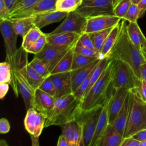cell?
I'll return each instance as SVG.
<instances>
[{
    "label": "cell",
    "mask_w": 146,
    "mask_h": 146,
    "mask_svg": "<svg viewBox=\"0 0 146 146\" xmlns=\"http://www.w3.org/2000/svg\"><path fill=\"white\" fill-rule=\"evenodd\" d=\"M126 21L121 19L118 37L107 58L127 62L132 67L136 76L140 79L139 67L142 63L145 62V60L141 50L135 46L130 40L127 31Z\"/></svg>",
    "instance_id": "obj_1"
},
{
    "label": "cell",
    "mask_w": 146,
    "mask_h": 146,
    "mask_svg": "<svg viewBox=\"0 0 146 146\" xmlns=\"http://www.w3.org/2000/svg\"><path fill=\"white\" fill-rule=\"evenodd\" d=\"M115 61V59H109L98 80L82 100V110H88L98 106H103L112 96L115 91L113 86Z\"/></svg>",
    "instance_id": "obj_2"
},
{
    "label": "cell",
    "mask_w": 146,
    "mask_h": 146,
    "mask_svg": "<svg viewBox=\"0 0 146 146\" xmlns=\"http://www.w3.org/2000/svg\"><path fill=\"white\" fill-rule=\"evenodd\" d=\"M82 101L74 93L55 98L54 106L46 119L44 128L51 125H61L75 120L82 108Z\"/></svg>",
    "instance_id": "obj_3"
},
{
    "label": "cell",
    "mask_w": 146,
    "mask_h": 146,
    "mask_svg": "<svg viewBox=\"0 0 146 146\" xmlns=\"http://www.w3.org/2000/svg\"><path fill=\"white\" fill-rule=\"evenodd\" d=\"M129 93L130 106L123 138L146 129V103L142 99L137 87L131 89Z\"/></svg>",
    "instance_id": "obj_4"
},
{
    "label": "cell",
    "mask_w": 146,
    "mask_h": 146,
    "mask_svg": "<svg viewBox=\"0 0 146 146\" xmlns=\"http://www.w3.org/2000/svg\"><path fill=\"white\" fill-rule=\"evenodd\" d=\"M140 82V79L128 63L120 59H115L113 78L114 90L124 87L130 90L139 87Z\"/></svg>",
    "instance_id": "obj_5"
},
{
    "label": "cell",
    "mask_w": 146,
    "mask_h": 146,
    "mask_svg": "<svg viewBox=\"0 0 146 146\" xmlns=\"http://www.w3.org/2000/svg\"><path fill=\"white\" fill-rule=\"evenodd\" d=\"M103 106H98L88 110H82L75 120L82 127L84 146H90Z\"/></svg>",
    "instance_id": "obj_6"
},
{
    "label": "cell",
    "mask_w": 146,
    "mask_h": 146,
    "mask_svg": "<svg viewBox=\"0 0 146 146\" xmlns=\"http://www.w3.org/2000/svg\"><path fill=\"white\" fill-rule=\"evenodd\" d=\"M119 0H83L75 10L87 18L100 15H114L113 9Z\"/></svg>",
    "instance_id": "obj_7"
},
{
    "label": "cell",
    "mask_w": 146,
    "mask_h": 146,
    "mask_svg": "<svg viewBox=\"0 0 146 146\" xmlns=\"http://www.w3.org/2000/svg\"><path fill=\"white\" fill-rule=\"evenodd\" d=\"M72 46H59L47 42L43 48L34 56L42 60L51 72Z\"/></svg>",
    "instance_id": "obj_8"
},
{
    "label": "cell",
    "mask_w": 146,
    "mask_h": 146,
    "mask_svg": "<svg viewBox=\"0 0 146 146\" xmlns=\"http://www.w3.org/2000/svg\"><path fill=\"white\" fill-rule=\"evenodd\" d=\"M0 27L6 48V60L10 63L18 51L17 40L18 35L15 32L10 19L0 20Z\"/></svg>",
    "instance_id": "obj_9"
},
{
    "label": "cell",
    "mask_w": 146,
    "mask_h": 146,
    "mask_svg": "<svg viewBox=\"0 0 146 146\" xmlns=\"http://www.w3.org/2000/svg\"><path fill=\"white\" fill-rule=\"evenodd\" d=\"M87 18L76 11L68 13L62 23L50 34L72 32L81 34L84 32Z\"/></svg>",
    "instance_id": "obj_10"
},
{
    "label": "cell",
    "mask_w": 146,
    "mask_h": 146,
    "mask_svg": "<svg viewBox=\"0 0 146 146\" xmlns=\"http://www.w3.org/2000/svg\"><path fill=\"white\" fill-rule=\"evenodd\" d=\"M46 116L34 108L27 110L24 119V125L26 130L30 135L39 137L41 134L46 121Z\"/></svg>",
    "instance_id": "obj_11"
},
{
    "label": "cell",
    "mask_w": 146,
    "mask_h": 146,
    "mask_svg": "<svg viewBox=\"0 0 146 146\" xmlns=\"http://www.w3.org/2000/svg\"><path fill=\"white\" fill-rule=\"evenodd\" d=\"M122 19L115 15H100L87 18L84 32L91 33L113 27Z\"/></svg>",
    "instance_id": "obj_12"
},
{
    "label": "cell",
    "mask_w": 146,
    "mask_h": 146,
    "mask_svg": "<svg viewBox=\"0 0 146 146\" xmlns=\"http://www.w3.org/2000/svg\"><path fill=\"white\" fill-rule=\"evenodd\" d=\"M62 135L67 139L70 146H84L82 128L76 120H72L61 125Z\"/></svg>",
    "instance_id": "obj_13"
},
{
    "label": "cell",
    "mask_w": 146,
    "mask_h": 146,
    "mask_svg": "<svg viewBox=\"0 0 146 146\" xmlns=\"http://www.w3.org/2000/svg\"><path fill=\"white\" fill-rule=\"evenodd\" d=\"M129 91V90L124 87H120L115 90L111 98L108 107L109 124H113L119 112L123 106Z\"/></svg>",
    "instance_id": "obj_14"
},
{
    "label": "cell",
    "mask_w": 146,
    "mask_h": 146,
    "mask_svg": "<svg viewBox=\"0 0 146 146\" xmlns=\"http://www.w3.org/2000/svg\"><path fill=\"white\" fill-rule=\"evenodd\" d=\"M56 89L55 98L73 93L71 83V71L51 74L50 75Z\"/></svg>",
    "instance_id": "obj_15"
},
{
    "label": "cell",
    "mask_w": 146,
    "mask_h": 146,
    "mask_svg": "<svg viewBox=\"0 0 146 146\" xmlns=\"http://www.w3.org/2000/svg\"><path fill=\"white\" fill-rule=\"evenodd\" d=\"M55 100V97L39 88H36L34 92L33 108L44 114L47 117L54 106Z\"/></svg>",
    "instance_id": "obj_16"
},
{
    "label": "cell",
    "mask_w": 146,
    "mask_h": 146,
    "mask_svg": "<svg viewBox=\"0 0 146 146\" xmlns=\"http://www.w3.org/2000/svg\"><path fill=\"white\" fill-rule=\"evenodd\" d=\"M68 13L57 10L39 13L32 15L35 26L41 29L50 24L58 22L66 17Z\"/></svg>",
    "instance_id": "obj_17"
},
{
    "label": "cell",
    "mask_w": 146,
    "mask_h": 146,
    "mask_svg": "<svg viewBox=\"0 0 146 146\" xmlns=\"http://www.w3.org/2000/svg\"><path fill=\"white\" fill-rule=\"evenodd\" d=\"M80 34L72 32L47 34V42L59 46H72L75 44Z\"/></svg>",
    "instance_id": "obj_18"
},
{
    "label": "cell",
    "mask_w": 146,
    "mask_h": 146,
    "mask_svg": "<svg viewBox=\"0 0 146 146\" xmlns=\"http://www.w3.org/2000/svg\"><path fill=\"white\" fill-rule=\"evenodd\" d=\"M27 53L28 52L22 47V59L25 74L29 83L35 90L39 87L45 78L36 71L30 63H29Z\"/></svg>",
    "instance_id": "obj_19"
},
{
    "label": "cell",
    "mask_w": 146,
    "mask_h": 146,
    "mask_svg": "<svg viewBox=\"0 0 146 146\" xmlns=\"http://www.w3.org/2000/svg\"><path fill=\"white\" fill-rule=\"evenodd\" d=\"M123 140V135L119 133L114 125L108 124L97 146H120Z\"/></svg>",
    "instance_id": "obj_20"
},
{
    "label": "cell",
    "mask_w": 146,
    "mask_h": 146,
    "mask_svg": "<svg viewBox=\"0 0 146 146\" xmlns=\"http://www.w3.org/2000/svg\"><path fill=\"white\" fill-rule=\"evenodd\" d=\"M100 60V59H97L86 66L71 71V83L73 92L79 87Z\"/></svg>",
    "instance_id": "obj_21"
},
{
    "label": "cell",
    "mask_w": 146,
    "mask_h": 146,
    "mask_svg": "<svg viewBox=\"0 0 146 146\" xmlns=\"http://www.w3.org/2000/svg\"><path fill=\"white\" fill-rule=\"evenodd\" d=\"M111 98L103 105V110L99 116L96 129L90 146H97V144L103 134L108 122V107Z\"/></svg>",
    "instance_id": "obj_22"
},
{
    "label": "cell",
    "mask_w": 146,
    "mask_h": 146,
    "mask_svg": "<svg viewBox=\"0 0 146 146\" xmlns=\"http://www.w3.org/2000/svg\"><path fill=\"white\" fill-rule=\"evenodd\" d=\"M56 1L57 0H40L31 9L21 14L15 18L28 17L39 13L56 10Z\"/></svg>",
    "instance_id": "obj_23"
},
{
    "label": "cell",
    "mask_w": 146,
    "mask_h": 146,
    "mask_svg": "<svg viewBox=\"0 0 146 146\" xmlns=\"http://www.w3.org/2000/svg\"><path fill=\"white\" fill-rule=\"evenodd\" d=\"M130 106V93L129 92L126 97L125 102L123 104L122 108L119 112L117 116L113 123L114 127L121 133L123 136H124L128 117L129 114Z\"/></svg>",
    "instance_id": "obj_24"
},
{
    "label": "cell",
    "mask_w": 146,
    "mask_h": 146,
    "mask_svg": "<svg viewBox=\"0 0 146 146\" xmlns=\"http://www.w3.org/2000/svg\"><path fill=\"white\" fill-rule=\"evenodd\" d=\"M127 31L131 42L139 49L146 44V38L139 27L137 22H129L127 25Z\"/></svg>",
    "instance_id": "obj_25"
},
{
    "label": "cell",
    "mask_w": 146,
    "mask_h": 146,
    "mask_svg": "<svg viewBox=\"0 0 146 146\" xmlns=\"http://www.w3.org/2000/svg\"><path fill=\"white\" fill-rule=\"evenodd\" d=\"M11 21L15 32L22 38L31 29L35 26L33 16L11 19Z\"/></svg>",
    "instance_id": "obj_26"
},
{
    "label": "cell",
    "mask_w": 146,
    "mask_h": 146,
    "mask_svg": "<svg viewBox=\"0 0 146 146\" xmlns=\"http://www.w3.org/2000/svg\"><path fill=\"white\" fill-rule=\"evenodd\" d=\"M121 26V21L113 26L108 35L100 51L103 58H107L118 37Z\"/></svg>",
    "instance_id": "obj_27"
},
{
    "label": "cell",
    "mask_w": 146,
    "mask_h": 146,
    "mask_svg": "<svg viewBox=\"0 0 146 146\" xmlns=\"http://www.w3.org/2000/svg\"><path fill=\"white\" fill-rule=\"evenodd\" d=\"M74 44L70 48L66 55L62 58V59L57 64L54 70L51 71V74L71 71L73 56L74 53Z\"/></svg>",
    "instance_id": "obj_28"
},
{
    "label": "cell",
    "mask_w": 146,
    "mask_h": 146,
    "mask_svg": "<svg viewBox=\"0 0 146 146\" xmlns=\"http://www.w3.org/2000/svg\"><path fill=\"white\" fill-rule=\"evenodd\" d=\"M39 1L40 0H17L15 6L10 13L9 19H14L21 14L29 10Z\"/></svg>",
    "instance_id": "obj_29"
},
{
    "label": "cell",
    "mask_w": 146,
    "mask_h": 146,
    "mask_svg": "<svg viewBox=\"0 0 146 146\" xmlns=\"http://www.w3.org/2000/svg\"><path fill=\"white\" fill-rule=\"evenodd\" d=\"M44 33H43L40 29L34 26L23 38L21 47L27 51L31 46Z\"/></svg>",
    "instance_id": "obj_30"
},
{
    "label": "cell",
    "mask_w": 146,
    "mask_h": 146,
    "mask_svg": "<svg viewBox=\"0 0 146 146\" xmlns=\"http://www.w3.org/2000/svg\"><path fill=\"white\" fill-rule=\"evenodd\" d=\"M83 1V0H57L56 10L68 13L75 11Z\"/></svg>",
    "instance_id": "obj_31"
},
{
    "label": "cell",
    "mask_w": 146,
    "mask_h": 146,
    "mask_svg": "<svg viewBox=\"0 0 146 146\" xmlns=\"http://www.w3.org/2000/svg\"><path fill=\"white\" fill-rule=\"evenodd\" d=\"M112 29V27H111L103 30L89 33L96 49L100 51L102 50L104 42Z\"/></svg>",
    "instance_id": "obj_32"
},
{
    "label": "cell",
    "mask_w": 146,
    "mask_h": 146,
    "mask_svg": "<svg viewBox=\"0 0 146 146\" xmlns=\"http://www.w3.org/2000/svg\"><path fill=\"white\" fill-rule=\"evenodd\" d=\"M97 59L99 58L88 56L74 52L72 60V70L86 66Z\"/></svg>",
    "instance_id": "obj_33"
},
{
    "label": "cell",
    "mask_w": 146,
    "mask_h": 146,
    "mask_svg": "<svg viewBox=\"0 0 146 146\" xmlns=\"http://www.w3.org/2000/svg\"><path fill=\"white\" fill-rule=\"evenodd\" d=\"M0 83H7L10 85L12 80L11 66L9 62L0 63Z\"/></svg>",
    "instance_id": "obj_34"
},
{
    "label": "cell",
    "mask_w": 146,
    "mask_h": 146,
    "mask_svg": "<svg viewBox=\"0 0 146 146\" xmlns=\"http://www.w3.org/2000/svg\"><path fill=\"white\" fill-rule=\"evenodd\" d=\"M29 63L34 67V68L44 78L50 76L51 75V72L47 66L39 58L34 56V58Z\"/></svg>",
    "instance_id": "obj_35"
},
{
    "label": "cell",
    "mask_w": 146,
    "mask_h": 146,
    "mask_svg": "<svg viewBox=\"0 0 146 146\" xmlns=\"http://www.w3.org/2000/svg\"><path fill=\"white\" fill-rule=\"evenodd\" d=\"M131 3V0H119L113 9L114 15L123 19Z\"/></svg>",
    "instance_id": "obj_36"
},
{
    "label": "cell",
    "mask_w": 146,
    "mask_h": 146,
    "mask_svg": "<svg viewBox=\"0 0 146 146\" xmlns=\"http://www.w3.org/2000/svg\"><path fill=\"white\" fill-rule=\"evenodd\" d=\"M74 51L75 52L86 56L98 58L100 59H103L100 51L96 48H90L82 46H76L75 44L74 46Z\"/></svg>",
    "instance_id": "obj_37"
},
{
    "label": "cell",
    "mask_w": 146,
    "mask_h": 146,
    "mask_svg": "<svg viewBox=\"0 0 146 146\" xmlns=\"http://www.w3.org/2000/svg\"><path fill=\"white\" fill-rule=\"evenodd\" d=\"M47 43V34L44 33L40 38L36 40L31 47L27 50L28 53H31L33 54H36L39 53L44 47Z\"/></svg>",
    "instance_id": "obj_38"
},
{
    "label": "cell",
    "mask_w": 146,
    "mask_h": 146,
    "mask_svg": "<svg viewBox=\"0 0 146 146\" xmlns=\"http://www.w3.org/2000/svg\"><path fill=\"white\" fill-rule=\"evenodd\" d=\"M140 18V10L137 5L131 3L127 12L123 17V19H125L129 22H137V19Z\"/></svg>",
    "instance_id": "obj_39"
},
{
    "label": "cell",
    "mask_w": 146,
    "mask_h": 146,
    "mask_svg": "<svg viewBox=\"0 0 146 146\" xmlns=\"http://www.w3.org/2000/svg\"><path fill=\"white\" fill-rule=\"evenodd\" d=\"M39 88L55 98L56 89L50 76L45 78L41 85L39 86Z\"/></svg>",
    "instance_id": "obj_40"
},
{
    "label": "cell",
    "mask_w": 146,
    "mask_h": 146,
    "mask_svg": "<svg viewBox=\"0 0 146 146\" xmlns=\"http://www.w3.org/2000/svg\"><path fill=\"white\" fill-rule=\"evenodd\" d=\"M75 45L82 46L90 48H95L89 33L85 32H83L80 35L75 43Z\"/></svg>",
    "instance_id": "obj_41"
},
{
    "label": "cell",
    "mask_w": 146,
    "mask_h": 146,
    "mask_svg": "<svg viewBox=\"0 0 146 146\" xmlns=\"http://www.w3.org/2000/svg\"><path fill=\"white\" fill-rule=\"evenodd\" d=\"M10 12L4 0H0V20L9 19Z\"/></svg>",
    "instance_id": "obj_42"
},
{
    "label": "cell",
    "mask_w": 146,
    "mask_h": 146,
    "mask_svg": "<svg viewBox=\"0 0 146 146\" xmlns=\"http://www.w3.org/2000/svg\"><path fill=\"white\" fill-rule=\"evenodd\" d=\"M141 141L132 136L123 138L120 146H140Z\"/></svg>",
    "instance_id": "obj_43"
},
{
    "label": "cell",
    "mask_w": 146,
    "mask_h": 146,
    "mask_svg": "<svg viewBox=\"0 0 146 146\" xmlns=\"http://www.w3.org/2000/svg\"><path fill=\"white\" fill-rule=\"evenodd\" d=\"M10 129V125L8 120L5 118H1L0 120V133L2 134L7 133Z\"/></svg>",
    "instance_id": "obj_44"
},
{
    "label": "cell",
    "mask_w": 146,
    "mask_h": 146,
    "mask_svg": "<svg viewBox=\"0 0 146 146\" xmlns=\"http://www.w3.org/2000/svg\"><path fill=\"white\" fill-rule=\"evenodd\" d=\"M140 96L144 102L146 103V80L140 79V82L139 87H137Z\"/></svg>",
    "instance_id": "obj_45"
},
{
    "label": "cell",
    "mask_w": 146,
    "mask_h": 146,
    "mask_svg": "<svg viewBox=\"0 0 146 146\" xmlns=\"http://www.w3.org/2000/svg\"><path fill=\"white\" fill-rule=\"evenodd\" d=\"M9 84L7 83H0V98L3 99L7 94L9 89Z\"/></svg>",
    "instance_id": "obj_46"
},
{
    "label": "cell",
    "mask_w": 146,
    "mask_h": 146,
    "mask_svg": "<svg viewBox=\"0 0 146 146\" xmlns=\"http://www.w3.org/2000/svg\"><path fill=\"white\" fill-rule=\"evenodd\" d=\"M132 136L140 141L146 140V129H142L137 132Z\"/></svg>",
    "instance_id": "obj_47"
},
{
    "label": "cell",
    "mask_w": 146,
    "mask_h": 146,
    "mask_svg": "<svg viewBox=\"0 0 146 146\" xmlns=\"http://www.w3.org/2000/svg\"><path fill=\"white\" fill-rule=\"evenodd\" d=\"M57 145L58 146H70L66 137L62 134L60 136H59L58 138Z\"/></svg>",
    "instance_id": "obj_48"
},
{
    "label": "cell",
    "mask_w": 146,
    "mask_h": 146,
    "mask_svg": "<svg viewBox=\"0 0 146 146\" xmlns=\"http://www.w3.org/2000/svg\"><path fill=\"white\" fill-rule=\"evenodd\" d=\"M137 6L140 10V18L141 17L146 11V0H141L138 4Z\"/></svg>",
    "instance_id": "obj_49"
},
{
    "label": "cell",
    "mask_w": 146,
    "mask_h": 146,
    "mask_svg": "<svg viewBox=\"0 0 146 146\" xmlns=\"http://www.w3.org/2000/svg\"><path fill=\"white\" fill-rule=\"evenodd\" d=\"M140 73V79L146 80V62L142 63L139 67Z\"/></svg>",
    "instance_id": "obj_50"
},
{
    "label": "cell",
    "mask_w": 146,
    "mask_h": 146,
    "mask_svg": "<svg viewBox=\"0 0 146 146\" xmlns=\"http://www.w3.org/2000/svg\"><path fill=\"white\" fill-rule=\"evenodd\" d=\"M4 1L9 9V12L10 13V11L12 10L13 7L15 6L17 2V0H4Z\"/></svg>",
    "instance_id": "obj_51"
},
{
    "label": "cell",
    "mask_w": 146,
    "mask_h": 146,
    "mask_svg": "<svg viewBox=\"0 0 146 146\" xmlns=\"http://www.w3.org/2000/svg\"><path fill=\"white\" fill-rule=\"evenodd\" d=\"M39 137L36 136H31V139L32 141V145H39V140H38Z\"/></svg>",
    "instance_id": "obj_52"
},
{
    "label": "cell",
    "mask_w": 146,
    "mask_h": 146,
    "mask_svg": "<svg viewBox=\"0 0 146 146\" xmlns=\"http://www.w3.org/2000/svg\"><path fill=\"white\" fill-rule=\"evenodd\" d=\"M141 52L143 54V55L145 60L146 62V44H145L144 45H143L141 47Z\"/></svg>",
    "instance_id": "obj_53"
},
{
    "label": "cell",
    "mask_w": 146,
    "mask_h": 146,
    "mask_svg": "<svg viewBox=\"0 0 146 146\" xmlns=\"http://www.w3.org/2000/svg\"><path fill=\"white\" fill-rule=\"evenodd\" d=\"M132 3H134V4H136L137 5L141 0H131Z\"/></svg>",
    "instance_id": "obj_54"
},
{
    "label": "cell",
    "mask_w": 146,
    "mask_h": 146,
    "mask_svg": "<svg viewBox=\"0 0 146 146\" xmlns=\"http://www.w3.org/2000/svg\"><path fill=\"white\" fill-rule=\"evenodd\" d=\"M0 145H7L6 141L5 140H1V143H0Z\"/></svg>",
    "instance_id": "obj_55"
},
{
    "label": "cell",
    "mask_w": 146,
    "mask_h": 146,
    "mask_svg": "<svg viewBox=\"0 0 146 146\" xmlns=\"http://www.w3.org/2000/svg\"><path fill=\"white\" fill-rule=\"evenodd\" d=\"M140 146H146V140L141 141Z\"/></svg>",
    "instance_id": "obj_56"
}]
</instances>
